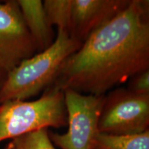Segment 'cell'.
<instances>
[{"label":"cell","mask_w":149,"mask_h":149,"mask_svg":"<svg viewBox=\"0 0 149 149\" xmlns=\"http://www.w3.org/2000/svg\"><path fill=\"white\" fill-rule=\"evenodd\" d=\"M149 70V1L130 0L65 60L49 88L102 96Z\"/></svg>","instance_id":"6da1fadb"},{"label":"cell","mask_w":149,"mask_h":149,"mask_svg":"<svg viewBox=\"0 0 149 149\" xmlns=\"http://www.w3.org/2000/svg\"><path fill=\"white\" fill-rule=\"evenodd\" d=\"M81 44L66 32L57 30L49 48L22 61L8 72L0 91V104L11 100L26 101L44 93L53 83L63 62Z\"/></svg>","instance_id":"7a4b0ae2"},{"label":"cell","mask_w":149,"mask_h":149,"mask_svg":"<svg viewBox=\"0 0 149 149\" xmlns=\"http://www.w3.org/2000/svg\"><path fill=\"white\" fill-rule=\"evenodd\" d=\"M67 126L64 92L47 88L34 101L11 100L0 104V141L30 132Z\"/></svg>","instance_id":"3957f363"},{"label":"cell","mask_w":149,"mask_h":149,"mask_svg":"<svg viewBox=\"0 0 149 149\" xmlns=\"http://www.w3.org/2000/svg\"><path fill=\"white\" fill-rule=\"evenodd\" d=\"M63 92L68 128L63 134L49 131L52 142L61 149H94L105 95H85L71 89Z\"/></svg>","instance_id":"277c9868"},{"label":"cell","mask_w":149,"mask_h":149,"mask_svg":"<svg viewBox=\"0 0 149 149\" xmlns=\"http://www.w3.org/2000/svg\"><path fill=\"white\" fill-rule=\"evenodd\" d=\"M100 133L135 135L149 130V95L126 88L113 89L104 95L98 124Z\"/></svg>","instance_id":"5b68a950"},{"label":"cell","mask_w":149,"mask_h":149,"mask_svg":"<svg viewBox=\"0 0 149 149\" xmlns=\"http://www.w3.org/2000/svg\"><path fill=\"white\" fill-rule=\"evenodd\" d=\"M37 53L17 1L0 3V67L9 72Z\"/></svg>","instance_id":"8992f818"},{"label":"cell","mask_w":149,"mask_h":149,"mask_svg":"<svg viewBox=\"0 0 149 149\" xmlns=\"http://www.w3.org/2000/svg\"><path fill=\"white\" fill-rule=\"evenodd\" d=\"M130 0H71L68 35L82 44L124 10Z\"/></svg>","instance_id":"52a82bcc"},{"label":"cell","mask_w":149,"mask_h":149,"mask_svg":"<svg viewBox=\"0 0 149 149\" xmlns=\"http://www.w3.org/2000/svg\"><path fill=\"white\" fill-rule=\"evenodd\" d=\"M37 52L40 53L53 44L56 36L48 22L41 0H17Z\"/></svg>","instance_id":"ba28073f"},{"label":"cell","mask_w":149,"mask_h":149,"mask_svg":"<svg viewBox=\"0 0 149 149\" xmlns=\"http://www.w3.org/2000/svg\"><path fill=\"white\" fill-rule=\"evenodd\" d=\"M94 149H149V130L126 135L100 133L97 136Z\"/></svg>","instance_id":"9c48e42d"},{"label":"cell","mask_w":149,"mask_h":149,"mask_svg":"<svg viewBox=\"0 0 149 149\" xmlns=\"http://www.w3.org/2000/svg\"><path fill=\"white\" fill-rule=\"evenodd\" d=\"M48 20L52 26L68 33L70 23L71 0H45L43 2Z\"/></svg>","instance_id":"30bf717a"},{"label":"cell","mask_w":149,"mask_h":149,"mask_svg":"<svg viewBox=\"0 0 149 149\" xmlns=\"http://www.w3.org/2000/svg\"><path fill=\"white\" fill-rule=\"evenodd\" d=\"M15 149H56L49 136L47 128L30 132L13 139Z\"/></svg>","instance_id":"8fae6325"},{"label":"cell","mask_w":149,"mask_h":149,"mask_svg":"<svg viewBox=\"0 0 149 149\" xmlns=\"http://www.w3.org/2000/svg\"><path fill=\"white\" fill-rule=\"evenodd\" d=\"M127 89L136 94L149 95V70L136 74L127 81Z\"/></svg>","instance_id":"7c38bea8"},{"label":"cell","mask_w":149,"mask_h":149,"mask_svg":"<svg viewBox=\"0 0 149 149\" xmlns=\"http://www.w3.org/2000/svg\"><path fill=\"white\" fill-rule=\"evenodd\" d=\"M8 72H6L3 68L0 67V91L1 90L3 84H4L6 79Z\"/></svg>","instance_id":"4fadbf2b"},{"label":"cell","mask_w":149,"mask_h":149,"mask_svg":"<svg viewBox=\"0 0 149 149\" xmlns=\"http://www.w3.org/2000/svg\"><path fill=\"white\" fill-rule=\"evenodd\" d=\"M3 149H15V148L14 146H13V144H12V143H11V141H10V142H9L8 144V145H7V146H6Z\"/></svg>","instance_id":"5bb4252c"}]
</instances>
